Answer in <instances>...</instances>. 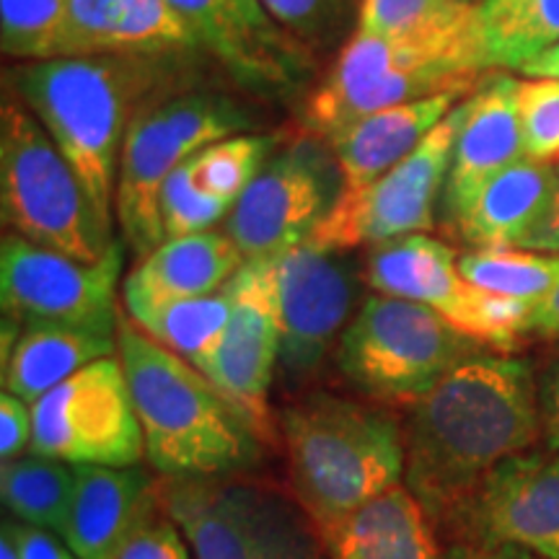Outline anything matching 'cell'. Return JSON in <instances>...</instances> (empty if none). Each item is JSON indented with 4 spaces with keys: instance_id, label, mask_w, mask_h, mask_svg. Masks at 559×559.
<instances>
[{
    "instance_id": "3957f363",
    "label": "cell",
    "mask_w": 559,
    "mask_h": 559,
    "mask_svg": "<svg viewBox=\"0 0 559 559\" xmlns=\"http://www.w3.org/2000/svg\"><path fill=\"white\" fill-rule=\"evenodd\" d=\"M32 115L86 187L102 221L115 218L117 174L138 99L153 83L143 60L55 58L19 62L5 73Z\"/></svg>"
},
{
    "instance_id": "9c48e42d",
    "label": "cell",
    "mask_w": 559,
    "mask_h": 559,
    "mask_svg": "<svg viewBox=\"0 0 559 559\" xmlns=\"http://www.w3.org/2000/svg\"><path fill=\"white\" fill-rule=\"evenodd\" d=\"M477 75L464 73L443 55L407 41L353 32L326 79L309 96L304 128L311 138L330 140L347 124L440 91L474 86Z\"/></svg>"
},
{
    "instance_id": "f6af8a7d",
    "label": "cell",
    "mask_w": 559,
    "mask_h": 559,
    "mask_svg": "<svg viewBox=\"0 0 559 559\" xmlns=\"http://www.w3.org/2000/svg\"><path fill=\"white\" fill-rule=\"evenodd\" d=\"M0 559H21L16 544H13L11 534L5 528H3V534H0Z\"/></svg>"
},
{
    "instance_id": "4316f807",
    "label": "cell",
    "mask_w": 559,
    "mask_h": 559,
    "mask_svg": "<svg viewBox=\"0 0 559 559\" xmlns=\"http://www.w3.org/2000/svg\"><path fill=\"white\" fill-rule=\"evenodd\" d=\"M117 355V334L29 326L3 349V391L34 404L91 362Z\"/></svg>"
},
{
    "instance_id": "e0dca14e",
    "label": "cell",
    "mask_w": 559,
    "mask_h": 559,
    "mask_svg": "<svg viewBox=\"0 0 559 559\" xmlns=\"http://www.w3.org/2000/svg\"><path fill=\"white\" fill-rule=\"evenodd\" d=\"M234 288V311L205 376L257 438L272 440L270 386L280 360V326L262 262H243Z\"/></svg>"
},
{
    "instance_id": "74e56055",
    "label": "cell",
    "mask_w": 559,
    "mask_h": 559,
    "mask_svg": "<svg viewBox=\"0 0 559 559\" xmlns=\"http://www.w3.org/2000/svg\"><path fill=\"white\" fill-rule=\"evenodd\" d=\"M32 449V404L11 391L0 394V459L13 461Z\"/></svg>"
},
{
    "instance_id": "8d00e7d4",
    "label": "cell",
    "mask_w": 559,
    "mask_h": 559,
    "mask_svg": "<svg viewBox=\"0 0 559 559\" xmlns=\"http://www.w3.org/2000/svg\"><path fill=\"white\" fill-rule=\"evenodd\" d=\"M115 559H194L181 528L164 508H153L130 539L122 544Z\"/></svg>"
},
{
    "instance_id": "484cf974",
    "label": "cell",
    "mask_w": 559,
    "mask_h": 559,
    "mask_svg": "<svg viewBox=\"0 0 559 559\" xmlns=\"http://www.w3.org/2000/svg\"><path fill=\"white\" fill-rule=\"evenodd\" d=\"M477 5L469 0H362L355 29L425 47L479 75Z\"/></svg>"
},
{
    "instance_id": "4dcf8cb0",
    "label": "cell",
    "mask_w": 559,
    "mask_h": 559,
    "mask_svg": "<svg viewBox=\"0 0 559 559\" xmlns=\"http://www.w3.org/2000/svg\"><path fill=\"white\" fill-rule=\"evenodd\" d=\"M459 270L481 290L534 306L557 285L559 254L523 249H472L459 257Z\"/></svg>"
},
{
    "instance_id": "277c9868",
    "label": "cell",
    "mask_w": 559,
    "mask_h": 559,
    "mask_svg": "<svg viewBox=\"0 0 559 559\" xmlns=\"http://www.w3.org/2000/svg\"><path fill=\"white\" fill-rule=\"evenodd\" d=\"M280 428L290 485L313 523L373 500L407 469L400 425L368 404L317 394L285 409Z\"/></svg>"
},
{
    "instance_id": "f1b7e54d",
    "label": "cell",
    "mask_w": 559,
    "mask_h": 559,
    "mask_svg": "<svg viewBox=\"0 0 559 559\" xmlns=\"http://www.w3.org/2000/svg\"><path fill=\"white\" fill-rule=\"evenodd\" d=\"M236 288L234 277L223 285L221 290L200 298L174 300V304H160L153 309H145L130 317L135 324L164 345L179 358H185L205 376V370L213 360L215 347L226 332L230 311H234Z\"/></svg>"
},
{
    "instance_id": "7c38bea8",
    "label": "cell",
    "mask_w": 559,
    "mask_h": 559,
    "mask_svg": "<svg viewBox=\"0 0 559 559\" xmlns=\"http://www.w3.org/2000/svg\"><path fill=\"white\" fill-rule=\"evenodd\" d=\"M366 280L381 296L428 306L453 330L485 347L510 349L526 334L531 304L472 285L461 275L456 251L428 234H412L373 247Z\"/></svg>"
},
{
    "instance_id": "ac0fdd59",
    "label": "cell",
    "mask_w": 559,
    "mask_h": 559,
    "mask_svg": "<svg viewBox=\"0 0 559 559\" xmlns=\"http://www.w3.org/2000/svg\"><path fill=\"white\" fill-rule=\"evenodd\" d=\"M474 542L515 544L559 559V451L515 453L481 479L456 515Z\"/></svg>"
},
{
    "instance_id": "9a60e30c",
    "label": "cell",
    "mask_w": 559,
    "mask_h": 559,
    "mask_svg": "<svg viewBox=\"0 0 559 559\" xmlns=\"http://www.w3.org/2000/svg\"><path fill=\"white\" fill-rule=\"evenodd\" d=\"M337 254L309 239L260 260L280 326V366L290 379L319 368L347 319L353 285Z\"/></svg>"
},
{
    "instance_id": "60d3db41",
    "label": "cell",
    "mask_w": 559,
    "mask_h": 559,
    "mask_svg": "<svg viewBox=\"0 0 559 559\" xmlns=\"http://www.w3.org/2000/svg\"><path fill=\"white\" fill-rule=\"evenodd\" d=\"M515 249L539 251V254H559V181L557 190L549 198V205L544 207L542 218L528 228L521 243Z\"/></svg>"
},
{
    "instance_id": "8fae6325",
    "label": "cell",
    "mask_w": 559,
    "mask_h": 559,
    "mask_svg": "<svg viewBox=\"0 0 559 559\" xmlns=\"http://www.w3.org/2000/svg\"><path fill=\"white\" fill-rule=\"evenodd\" d=\"M32 451L73 466H138L145 438L120 355L91 362L32 404Z\"/></svg>"
},
{
    "instance_id": "4fadbf2b",
    "label": "cell",
    "mask_w": 559,
    "mask_h": 559,
    "mask_svg": "<svg viewBox=\"0 0 559 559\" xmlns=\"http://www.w3.org/2000/svg\"><path fill=\"white\" fill-rule=\"evenodd\" d=\"M122 247L99 262H79L41 249L19 236H3L0 247V300L5 319L19 326H60L96 334H117V280Z\"/></svg>"
},
{
    "instance_id": "836d02e7",
    "label": "cell",
    "mask_w": 559,
    "mask_h": 559,
    "mask_svg": "<svg viewBox=\"0 0 559 559\" xmlns=\"http://www.w3.org/2000/svg\"><path fill=\"white\" fill-rule=\"evenodd\" d=\"M280 24L317 55L340 41L347 26L358 24L362 0H262Z\"/></svg>"
},
{
    "instance_id": "f546056e",
    "label": "cell",
    "mask_w": 559,
    "mask_h": 559,
    "mask_svg": "<svg viewBox=\"0 0 559 559\" xmlns=\"http://www.w3.org/2000/svg\"><path fill=\"white\" fill-rule=\"evenodd\" d=\"M0 495L13 521L66 536L75 495V466L29 451L5 461L0 469Z\"/></svg>"
},
{
    "instance_id": "cb8c5ba5",
    "label": "cell",
    "mask_w": 559,
    "mask_h": 559,
    "mask_svg": "<svg viewBox=\"0 0 559 559\" xmlns=\"http://www.w3.org/2000/svg\"><path fill=\"white\" fill-rule=\"evenodd\" d=\"M243 262L239 247L218 230L166 239L124 277V311L135 317L160 304L210 296L221 290Z\"/></svg>"
},
{
    "instance_id": "44dd1931",
    "label": "cell",
    "mask_w": 559,
    "mask_h": 559,
    "mask_svg": "<svg viewBox=\"0 0 559 559\" xmlns=\"http://www.w3.org/2000/svg\"><path fill=\"white\" fill-rule=\"evenodd\" d=\"M432 523L417 495L400 481L313 526L330 559H445Z\"/></svg>"
},
{
    "instance_id": "52a82bcc",
    "label": "cell",
    "mask_w": 559,
    "mask_h": 559,
    "mask_svg": "<svg viewBox=\"0 0 559 559\" xmlns=\"http://www.w3.org/2000/svg\"><path fill=\"white\" fill-rule=\"evenodd\" d=\"M485 345L428 306L370 296L340 337L337 362L355 389L381 404L423 402L461 360Z\"/></svg>"
},
{
    "instance_id": "d6a6232c",
    "label": "cell",
    "mask_w": 559,
    "mask_h": 559,
    "mask_svg": "<svg viewBox=\"0 0 559 559\" xmlns=\"http://www.w3.org/2000/svg\"><path fill=\"white\" fill-rule=\"evenodd\" d=\"M70 0H0V47L5 58H60Z\"/></svg>"
},
{
    "instance_id": "b9f144b4",
    "label": "cell",
    "mask_w": 559,
    "mask_h": 559,
    "mask_svg": "<svg viewBox=\"0 0 559 559\" xmlns=\"http://www.w3.org/2000/svg\"><path fill=\"white\" fill-rule=\"evenodd\" d=\"M526 334L531 337H559V280L547 296L539 304L531 306L528 321H526Z\"/></svg>"
},
{
    "instance_id": "d590c367",
    "label": "cell",
    "mask_w": 559,
    "mask_h": 559,
    "mask_svg": "<svg viewBox=\"0 0 559 559\" xmlns=\"http://www.w3.org/2000/svg\"><path fill=\"white\" fill-rule=\"evenodd\" d=\"M519 115L526 156L534 160L559 158V81L531 79L519 86Z\"/></svg>"
},
{
    "instance_id": "d4e9b609",
    "label": "cell",
    "mask_w": 559,
    "mask_h": 559,
    "mask_svg": "<svg viewBox=\"0 0 559 559\" xmlns=\"http://www.w3.org/2000/svg\"><path fill=\"white\" fill-rule=\"evenodd\" d=\"M559 164L523 158L502 169L451 223L474 249H515L557 190Z\"/></svg>"
},
{
    "instance_id": "5b68a950",
    "label": "cell",
    "mask_w": 559,
    "mask_h": 559,
    "mask_svg": "<svg viewBox=\"0 0 559 559\" xmlns=\"http://www.w3.org/2000/svg\"><path fill=\"white\" fill-rule=\"evenodd\" d=\"M0 213L13 236L79 262H99L115 243L79 174L16 94L0 107Z\"/></svg>"
},
{
    "instance_id": "ba28073f",
    "label": "cell",
    "mask_w": 559,
    "mask_h": 559,
    "mask_svg": "<svg viewBox=\"0 0 559 559\" xmlns=\"http://www.w3.org/2000/svg\"><path fill=\"white\" fill-rule=\"evenodd\" d=\"M158 506L181 528L194 559H330L313 521L267 489L174 477L158 487Z\"/></svg>"
},
{
    "instance_id": "bcb514c9",
    "label": "cell",
    "mask_w": 559,
    "mask_h": 559,
    "mask_svg": "<svg viewBox=\"0 0 559 559\" xmlns=\"http://www.w3.org/2000/svg\"><path fill=\"white\" fill-rule=\"evenodd\" d=\"M469 3H481V0H469Z\"/></svg>"
},
{
    "instance_id": "83f0119b",
    "label": "cell",
    "mask_w": 559,
    "mask_h": 559,
    "mask_svg": "<svg viewBox=\"0 0 559 559\" xmlns=\"http://www.w3.org/2000/svg\"><path fill=\"white\" fill-rule=\"evenodd\" d=\"M559 45V0H481L479 70H521Z\"/></svg>"
},
{
    "instance_id": "6da1fadb",
    "label": "cell",
    "mask_w": 559,
    "mask_h": 559,
    "mask_svg": "<svg viewBox=\"0 0 559 559\" xmlns=\"http://www.w3.org/2000/svg\"><path fill=\"white\" fill-rule=\"evenodd\" d=\"M542 432L531 366L479 349L415 404L404 485L432 521H451L495 466L528 451Z\"/></svg>"
},
{
    "instance_id": "e575fe53",
    "label": "cell",
    "mask_w": 559,
    "mask_h": 559,
    "mask_svg": "<svg viewBox=\"0 0 559 559\" xmlns=\"http://www.w3.org/2000/svg\"><path fill=\"white\" fill-rule=\"evenodd\" d=\"M230 210H234L230 202L210 198L194 187L192 158L166 179L164 192H160V218H164L166 239L213 230V226L228 218Z\"/></svg>"
},
{
    "instance_id": "8992f818",
    "label": "cell",
    "mask_w": 559,
    "mask_h": 559,
    "mask_svg": "<svg viewBox=\"0 0 559 559\" xmlns=\"http://www.w3.org/2000/svg\"><path fill=\"white\" fill-rule=\"evenodd\" d=\"M247 128V111L207 91L140 104L124 135L115 194V215L140 260L166 241L160 218L166 179L213 143Z\"/></svg>"
},
{
    "instance_id": "f35d334b",
    "label": "cell",
    "mask_w": 559,
    "mask_h": 559,
    "mask_svg": "<svg viewBox=\"0 0 559 559\" xmlns=\"http://www.w3.org/2000/svg\"><path fill=\"white\" fill-rule=\"evenodd\" d=\"M3 528L9 531L13 544H16L21 559H79L60 536L50 531L34 528L29 523L5 521Z\"/></svg>"
},
{
    "instance_id": "5bb4252c",
    "label": "cell",
    "mask_w": 559,
    "mask_h": 559,
    "mask_svg": "<svg viewBox=\"0 0 559 559\" xmlns=\"http://www.w3.org/2000/svg\"><path fill=\"white\" fill-rule=\"evenodd\" d=\"M332 166L337 158L330 143L311 135L272 153L226 221L243 260H262L311 239L342 192Z\"/></svg>"
},
{
    "instance_id": "ab89813d",
    "label": "cell",
    "mask_w": 559,
    "mask_h": 559,
    "mask_svg": "<svg viewBox=\"0 0 559 559\" xmlns=\"http://www.w3.org/2000/svg\"><path fill=\"white\" fill-rule=\"evenodd\" d=\"M539 415L549 449L559 451V353L551 358L539 381Z\"/></svg>"
},
{
    "instance_id": "30bf717a",
    "label": "cell",
    "mask_w": 559,
    "mask_h": 559,
    "mask_svg": "<svg viewBox=\"0 0 559 559\" xmlns=\"http://www.w3.org/2000/svg\"><path fill=\"white\" fill-rule=\"evenodd\" d=\"M461 117L464 102L402 164L366 187L342 190L311 241L332 251H347L428 234L449 179Z\"/></svg>"
},
{
    "instance_id": "1f68e13d",
    "label": "cell",
    "mask_w": 559,
    "mask_h": 559,
    "mask_svg": "<svg viewBox=\"0 0 559 559\" xmlns=\"http://www.w3.org/2000/svg\"><path fill=\"white\" fill-rule=\"evenodd\" d=\"M275 135H251L239 132L221 143H213L192 158V181L210 198L236 205L243 190L254 181L262 166L275 151Z\"/></svg>"
},
{
    "instance_id": "7bdbcfd3",
    "label": "cell",
    "mask_w": 559,
    "mask_h": 559,
    "mask_svg": "<svg viewBox=\"0 0 559 559\" xmlns=\"http://www.w3.org/2000/svg\"><path fill=\"white\" fill-rule=\"evenodd\" d=\"M445 559H544L534 551L515 547V544H487V542H474V544H461L453 547Z\"/></svg>"
},
{
    "instance_id": "d6986e66",
    "label": "cell",
    "mask_w": 559,
    "mask_h": 559,
    "mask_svg": "<svg viewBox=\"0 0 559 559\" xmlns=\"http://www.w3.org/2000/svg\"><path fill=\"white\" fill-rule=\"evenodd\" d=\"M519 86L521 81L513 75L492 73L469 99H464V117L440 198L449 223L464 213L489 179L528 158L521 132Z\"/></svg>"
},
{
    "instance_id": "7a4b0ae2",
    "label": "cell",
    "mask_w": 559,
    "mask_h": 559,
    "mask_svg": "<svg viewBox=\"0 0 559 559\" xmlns=\"http://www.w3.org/2000/svg\"><path fill=\"white\" fill-rule=\"evenodd\" d=\"M117 355L128 376L153 469L169 479H205L247 469L257 459L254 430L207 376L151 340L122 313Z\"/></svg>"
},
{
    "instance_id": "2e32d148",
    "label": "cell",
    "mask_w": 559,
    "mask_h": 559,
    "mask_svg": "<svg viewBox=\"0 0 559 559\" xmlns=\"http://www.w3.org/2000/svg\"><path fill=\"white\" fill-rule=\"evenodd\" d=\"M200 47L254 94L285 96L304 86L313 52L293 37L262 0H169Z\"/></svg>"
},
{
    "instance_id": "7402d4cb",
    "label": "cell",
    "mask_w": 559,
    "mask_h": 559,
    "mask_svg": "<svg viewBox=\"0 0 559 559\" xmlns=\"http://www.w3.org/2000/svg\"><path fill=\"white\" fill-rule=\"evenodd\" d=\"M469 88L472 86H459L440 91L428 99L396 104V107L362 117L324 140L337 158L342 190L366 187L402 164L449 117V111L456 107L453 102L466 99Z\"/></svg>"
},
{
    "instance_id": "ee69618b",
    "label": "cell",
    "mask_w": 559,
    "mask_h": 559,
    "mask_svg": "<svg viewBox=\"0 0 559 559\" xmlns=\"http://www.w3.org/2000/svg\"><path fill=\"white\" fill-rule=\"evenodd\" d=\"M523 75L528 79H557L559 81V45L549 47L547 52H542L539 58H534L521 68Z\"/></svg>"
},
{
    "instance_id": "7dc6e473",
    "label": "cell",
    "mask_w": 559,
    "mask_h": 559,
    "mask_svg": "<svg viewBox=\"0 0 559 559\" xmlns=\"http://www.w3.org/2000/svg\"><path fill=\"white\" fill-rule=\"evenodd\" d=\"M557 164H559V158H557Z\"/></svg>"
},
{
    "instance_id": "603a6c76",
    "label": "cell",
    "mask_w": 559,
    "mask_h": 559,
    "mask_svg": "<svg viewBox=\"0 0 559 559\" xmlns=\"http://www.w3.org/2000/svg\"><path fill=\"white\" fill-rule=\"evenodd\" d=\"M156 502L158 489L135 466H75L73 508L62 542L79 559H115Z\"/></svg>"
},
{
    "instance_id": "ffe728a7",
    "label": "cell",
    "mask_w": 559,
    "mask_h": 559,
    "mask_svg": "<svg viewBox=\"0 0 559 559\" xmlns=\"http://www.w3.org/2000/svg\"><path fill=\"white\" fill-rule=\"evenodd\" d=\"M198 47V34L169 0H70L60 58L145 60Z\"/></svg>"
}]
</instances>
